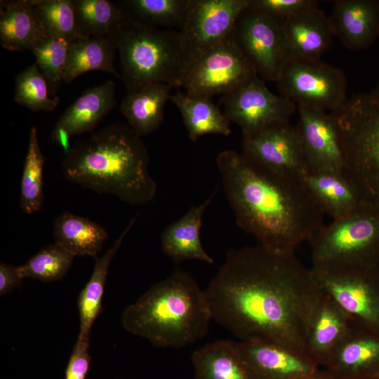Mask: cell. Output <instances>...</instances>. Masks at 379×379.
Instances as JSON below:
<instances>
[{
    "instance_id": "e0dca14e",
    "label": "cell",
    "mask_w": 379,
    "mask_h": 379,
    "mask_svg": "<svg viewBox=\"0 0 379 379\" xmlns=\"http://www.w3.org/2000/svg\"><path fill=\"white\" fill-rule=\"evenodd\" d=\"M238 345L257 379H298L320 367L306 352L282 343L252 340Z\"/></svg>"
},
{
    "instance_id": "d6986e66",
    "label": "cell",
    "mask_w": 379,
    "mask_h": 379,
    "mask_svg": "<svg viewBox=\"0 0 379 379\" xmlns=\"http://www.w3.org/2000/svg\"><path fill=\"white\" fill-rule=\"evenodd\" d=\"M325 368L340 379H379V331L353 322Z\"/></svg>"
},
{
    "instance_id": "52a82bcc",
    "label": "cell",
    "mask_w": 379,
    "mask_h": 379,
    "mask_svg": "<svg viewBox=\"0 0 379 379\" xmlns=\"http://www.w3.org/2000/svg\"><path fill=\"white\" fill-rule=\"evenodd\" d=\"M309 241L313 270L379 265V202L324 224Z\"/></svg>"
},
{
    "instance_id": "ba28073f",
    "label": "cell",
    "mask_w": 379,
    "mask_h": 379,
    "mask_svg": "<svg viewBox=\"0 0 379 379\" xmlns=\"http://www.w3.org/2000/svg\"><path fill=\"white\" fill-rule=\"evenodd\" d=\"M258 76L232 36L187 62L181 87L187 94L211 98L234 91Z\"/></svg>"
},
{
    "instance_id": "8992f818",
    "label": "cell",
    "mask_w": 379,
    "mask_h": 379,
    "mask_svg": "<svg viewBox=\"0 0 379 379\" xmlns=\"http://www.w3.org/2000/svg\"><path fill=\"white\" fill-rule=\"evenodd\" d=\"M330 114L340 134L345 171L379 202V84L347 97Z\"/></svg>"
},
{
    "instance_id": "2e32d148",
    "label": "cell",
    "mask_w": 379,
    "mask_h": 379,
    "mask_svg": "<svg viewBox=\"0 0 379 379\" xmlns=\"http://www.w3.org/2000/svg\"><path fill=\"white\" fill-rule=\"evenodd\" d=\"M116 84L107 81L85 91L60 115L51 138L65 154L70 149L71 137L93 131L116 107Z\"/></svg>"
},
{
    "instance_id": "d590c367",
    "label": "cell",
    "mask_w": 379,
    "mask_h": 379,
    "mask_svg": "<svg viewBox=\"0 0 379 379\" xmlns=\"http://www.w3.org/2000/svg\"><path fill=\"white\" fill-rule=\"evenodd\" d=\"M34 9L48 36L72 41L78 32L73 0H35Z\"/></svg>"
},
{
    "instance_id": "4316f807",
    "label": "cell",
    "mask_w": 379,
    "mask_h": 379,
    "mask_svg": "<svg viewBox=\"0 0 379 379\" xmlns=\"http://www.w3.org/2000/svg\"><path fill=\"white\" fill-rule=\"evenodd\" d=\"M117 51L110 34L80 36L70 42L64 69L63 81L71 83L89 71H102L121 79L114 67Z\"/></svg>"
},
{
    "instance_id": "7402d4cb",
    "label": "cell",
    "mask_w": 379,
    "mask_h": 379,
    "mask_svg": "<svg viewBox=\"0 0 379 379\" xmlns=\"http://www.w3.org/2000/svg\"><path fill=\"white\" fill-rule=\"evenodd\" d=\"M304 182L323 213L333 220L348 215L371 199L346 171L307 172Z\"/></svg>"
},
{
    "instance_id": "d6a6232c",
    "label": "cell",
    "mask_w": 379,
    "mask_h": 379,
    "mask_svg": "<svg viewBox=\"0 0 379 379\" xmlns=\"http://www.w3.org/2000/svg\"><path fill=\"white\" fill-rule=\"evenodd\" d=\"M76 24L81 36L109 34L123 16L117 2L107 0H73Z\"/></svg>"
},
{
    "instance_id": "f546056e",
    "label": "cell",
    "mask_w": 379,
    "mask_h": 379,
    "mask_svg": "<svg viewBox=\"0 0 379 379\" xmlns=\"http://www.w3.org/2000/svg\"><path fill=\"white\" fill-rule=\"evenodd\" d=\"M136 220L131 218L112 246L100 257L95 258L92 274L78 298L79 335H91V328L102 310V302L109 265Z\"/></svg>"
},
{
    "instance_id": "ffe728a7",
    "label": "cell",
    "mask_w": 379,
    "mask_h": 379,
    "mask_svg": "<svg viewBox=\"0 0 379 379\" xmlns=\"http://www.w3.org/2000/svg\"><path fill=\"white\" fill-rule=\"evenodd\" d=\"M281 26L286 61L320 60L333 37L328 17L318 6L293 15Z\"/></svg>"
},
{
    "instance_id": "5b68a950",
    "label": "cell",
    "mask_w": 379,
    "mask_h": 379,
    "mask_svg": "<svg viewBox=\"0 0 379 379\" xmlns=\"http://www.w3.org/2000/svg\"><path fill=\"white\" fill-rule=\"evenodd\" d=\"M109 34L119 55L121 79L127 93L159 82L182 86L187 60L178 31L140 23L124 12Z\"/></svg>"
},
{
    "instance_id": "9c48e42d",
    "label": "cell",
    "mask_w": 379,
    "mask_h": 379,
    "mask_svg": "<svg viewBox=\"0 0 379 379\" xmlns=\"http://www.w3.org/2000/svg\"><path fill=\"white\" fill-rule=\"evenodd\" d=\"M276 83L280 94L298 106L332 112L347 98L343 70L321 59L286 61Z\"/></svg>"
},
{
    "instance_id": "1f68e13d",
    "label": "cell",
    "mask_w": 379,
    "mask_h": 379,
    "mask_svg": "<svg viewBox=\"0 0 379 379\" xmlns=\"http://www.w3.org/2000/svg\"><path fill=\"white\" fill-rule=\"evenodd\" d=\"M45 158L39 145L38 130L32 126L29 133L28 146L23 165L19 208L32 215L39 211L44 203V166Z\"/></svg>"
},
{
    "instance_id": "6da1fadb",
    "label": "cell",
    "mask_w": 379,
    "mask_h": 379,
    "mask_svg": "<svg viewBox=\"0 0 379 379\" xmlns=\"http://www.w3.org/2000/svg\"><path fill=\"white\" fill-rule=\"evenodd\" d=\"M320 291L295 253L260 245L230 249L205 290L212 319L241 340H270L306 353V321Z\"/></svg>"
},
{
    "instance_id": "3957f363",
    "label": "cell",
    "mask_w": 379,
    "mask_h": 379,
    "mask_svg": "<svg viewBox=\"0 0 379 379\" xmlns=\"http://www.w3.org/2000/svg\"><path fill=\"white\" fill-rule=\"evenodd\" d=\"M141 137L128 124L107 125L65 154L64 177L82 188L114 195L131 206L150 202L157 185L150 175L149 156Z\"/></svg>"
},
{
    "instance_id": "9a60e30c",
    "label": "cell",
    "mask_w": 379,
    "mask_h": 379,
    "mask_svg": "<svg viewBox=\"0 0 379 379\" xmlns=\"http://www.w3.org/2000/svg\"><path fill=\"white\" fill-rule=\"evenodd\" d=\"M298 109L299 119L295 127L307 172L345 171L340 134L330 113L308 106L300 105Z\"/></svg>"
},
{
    "instance_id": "603a6c76",
    "label": "cell",
    "mask_w": 379,
    "mask_h": 379,
    "mask_svg": "<svg viewBox=\"0 0 379 379\" xmlns=\"http://www.w3.org/2000/svg\"><path fill=\"white\" fill-rule=\"evenodd\" d=\"M215 193L202 203L192 206L178 220L168 225L160 235L165 255L175 262L197 260L213 264V258L204 249L200 237L203 215L212 202Z\"/></svg>"
},
{
    "instance_id": "ac0fdd59",
    "label": "cell",
    "mask_w": 379,
    "mask_h": 379,
    "mask_svg": "<svg viewBox=\"0 0 379 379\" xmlns=\"http://www.w3.org/2000/svg\"><path fill=\"white\" fill-rule=\"evenodd\" d=\"M353 321L326 293L321 291L309 313L305 326V349L325 367L333 351L347 335Z\"/></svg>"
},
{
    "instance_id": "7a4b0ae2",
    "label": "cell",
    "mask_w": 379,
    "mask_h": 379,
    "mask_svg": "<svg viewBox=\"0 0 379 379\" xmlns=\"http://www.w3.org/2000/svg\"><path fill=\"white\" fill-rule=\"evenodd\" d=\"M216 162L237 225L260 246L295 253L324 225L303 177L267 172L231 149L219 153Z\"/></svg>"
},
{
    "instance_id": "8fae6325",
    "label": "cell",
    "mask_w": 379,
    "mask_h": 379,
    "mask_svg": "<svg viewBox=\"0 0 379 379\" xmlns=\"http://www.w3.org/2000/svg\"><path fill=\"white\" fill-rule=\"evenodd\" d=\"M249 0H192L185 23L178 31L189 61L232 36Z\"/></svg>"
},
{
    "instance_id": "5bb4252c",
    "label": "cell",
    "mask_w": 379,
    "mask_h": 379,
    "mask_svg": "<svg viewBox=\"0 0 379 379\" xmlns=\"http://www.w3.org/2000/svg\"><path fill=\"white\" fill-rule=\"evenodd\" d=\"M242 154L272 173L303 177L307 172L298 131L290 122L274 123L243 138Z\"/></svg>"
},
{
    "instance_id": "277c9868",
    "label": "cell",
    "mask_w": 379,
    "mask_h": 379,
    "mask_svg": "<svg viewBox=\"0 0 379 379\" xmlns=\"http://www.w3.org/2000/svg\"><path fill=\"white\" fill-rule=\"evenodd\" d=\"M211 319L205 291L190 274L176 270L127 306L121 324L154 346L182 348L201 339Z\"/></svg>"
},
{
    "instance_id": "60d3db41",
    "label": "cell",
    "mask_w": 379,
    "mask_h": 379,
    "mask_svg": "<svg viewBox=\"0 0 379 379\" xmlns=\"http://www.w3.org/2000/svg\"><path fill=\"white\" fill-rule=\"evenodd\" d=\"M298 379H340L333 371L328 368H318L315 371Z\"/></svg>"
},
{
    "instance_id": "74e56055",
    "label": "cell",
    "mask_w": 379,
    "mask_h": 379,
    "mask_svg": "<svg viewBox=\"0 0 379 379\" xmlns=\"http://www.w3.org/2000/svg\"><path fill=\"white\" fill-rule=\"evenodd\" d=\"M316 0H249V7L266 13L280 21L293 15L318 6Z\"/></svg>"
},
{
    "instance_id": "d4e9b609",
    "label": "cell",
    "mask_w": 379,
    "mask_h": 379,
    "mask_svg": "<svg viewBox=\"0 0 379 379\" xmlns=\"http://www.w3.org/2000/svg\"><path fill=\"white\" fill-rule=\"evenodd\" d=\"M195 379H257L238 345L218 340L196 350L192 356Z\"/></svg>"
},
{
    "instance_id": "ab89813d",
    "label": "cell",
    "mask_w": 379,
    "mask_h": 379,
    "mask_svg": "<svg viewBox=\"0 0 379 379\" xmlns=\"http://www.w3.org/2000/svg\"><path fill=\"white\" fill-rule=\"evenodd\" d=\"M23 278L18 266L0 262V295H5L21 285Z\"/></svg>"
},
{
    "instance_id": "cb8c5ba5",
    "label": "cell",
    "mask_w": 379,
    "mask_h": 379,
    "mask_svg": "<svg viewBox=\"0 0 379 379\" xmlns=\"http://www.w3.org/2000/svg\"><path fill=\"white\" fill-rule=\"evenodd\" d=\"M35 0L1 1L0 44L11 51H31L48 36L34 9Z\"/></svg>"
},
{
    "instance_id": "484cf974",
    "label": "cell",
    "mask_w": 379,
    "mask_h": 379,
    "mask_svg": "<svg viewBox=\"0 0 379 379\" xmlns=\"http://www.w3.org/2000/svg\"><path fill=\"white\" fill-rule=\"evenodd\" d=\"M173 87L166 83L152 84L141 91L126 93L119 110L129 126L140 136L156 131L164 121L165 105Z\"/></svg>"
},
{
    "instance_id": "4dcf8cb0",
    "label": "cell",
    "mask_w": 379,
    "mask_h": 379,
    "mask_svg": "<svg viewBox=\"0 0 379 379\" xmlns=\"http://www.w3.org/2000/svg\"><path fill=\"white\" fill-rule=\"evenodd\" d=\"M192 0H121L117 3L130 18L153 27L180 31Z\"/></svg>"
},
{
    "instance_id": "83f0119b",
    "label": "cell",
    "mask_w": 379,
    "mask_h": 379,
    "mask_svg": "<svg viewBox=\"0 0 379 379\" xmlns=\"http://www.w3.org/2000/svg\"><path fill=\"white\" fill-rule=\"evenodd\" d=\"M53 227L54 242L74 257L97 258L108 239L102 225L67 211L55 218Z\"/></svg>"
},
{
    "instance_id": "f35d334b",
    "label": "cell",
    "mask_w": 379,
    "mask_h": 379,
    "mask_svg": "<svg viewBox=\"0 0 379 379\" xmlns=\"http://www.w3.org/2000/svg\"><path fill=\"white\" fill-rule=\"evenodd\" d=\"M90 338L78 335L67 366L65 379H86L91 360Z\"/></svg>"
},
{
    "instance_id": "7c38bea8",
    "label": "cell",
    "mask_w": 379,
    "mask_h": 379,
    "mask_svg": "<svg viewBox=\"0 0 379 379\" xmlns=\"http://www.w3.org/2000/svg\"><path fill=\"white\" fill-rule=\"evenodd\" d=\"M282 21L248 7L239 18L232 37L262 79L276 82L286 63Z\"/></svg>"
},
{
    "instance_id": "836d02e7",
    "label": "cell",
    "mask_w": 379,
    "mask_h": 379,
    "mask_svg": "<svg viewBox=\"0 0 379 379\" xmlns=\"http://www.w3.org/2000/svg\"><path fill=\"white\" fill-rule=\"evenodd\" d=\"M49 90L46 79L35 63L16 76L13 100L33 112L53 111L59 105L60 99Z\"/></svg>"
},
{
    "instance_id": "f1b7e54d",
    "label": "cell",
    "mask_w": 379,
    "mask_h": 379,
    "mask_svg": "<svg viewBox=\"0 0 379 379\" xmlns=\"http://www.w3.org/2000/svg\"><path fill=\"white\" fill-rule=\"evenodd\" d=\"M170 100L179 109L189 138L193 142L207 134L228 136L230 121L211 98L177 91Z\"/></svg>"
},
{
    "instance_id": "e575fe53",
    "label": "cell",
    "mask_w": 379,
    "mask_h": 379,
    "mask_svg": "<svg viewBox=\"0 0 379 379\" xmlns=\"http://www.w3.org/2000/svg\"><path fill=\"white\" fill-rule=\"evenodd\" d=\"M74 256L55 242L39 251L24 264L18 266L23 279L44 282L62 280L69 271Z\"/></svg>"
},
{
    "instance_id": "44dd1931",
    "label": "cell",
    "mask_w": 379,
    "mask_h": 379,
    "mask_svg": "<svg viewBox=\"0 0 379 379\" xmlns=\"http://www.w3.org/2000/svg\"><path fill=\"white\" fill-rule=\"evenodd\" d=\"M328 20L333 36L346 48L364 50L379 37V1L338 0Z\"/></svg>"
},
{
    "instance_id": "4fadbf2b",
    "label": "cell",
    "mask_w": 379,
    "mask_h": 379,
    "mask_svg": "<svg viewBox=\"0 0 379 379\" xmlns=\"http://www.w3.org/2000/svg\"><path fill=\"white\" fill-rule=\"evenodd\" d=\"M223 113L241 128L243 137L251 136L278 122H289L296 105L276 95L259 76L221 99Z\"/></svg>"
},
{
    "instance_id": "30bf717a",
    "label": "cell",
    "mask_w": 379,
    "mask_h": 379,
    "mask_svg": "<svg viewBox=\"0 0 379 379\" xmlns=\"http://www.w3.org/2000/svg\"><path fill=\"white\" fill-rule=\"evenodd\" d=\"M311 270L319 288L354 324L379 331V265Z\"/></svg>"
},
{
    "instance_id": "8d00e7d4",
    "label": "cell",
    "mask_w": 379,
    "mask_h": 379,
    "mask_svg": "<svg viewBox=\"0 0 379 379\" xmlns=\"http://www.w3.org/2000/svg\"><path fill=\"white\" fill-rule=\"evenodd\" d=\"M69 44L70 41L65 39L46 36L31 50L53 95L63 81Z\"/></svg>"
}]
</instances>
